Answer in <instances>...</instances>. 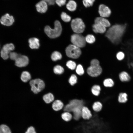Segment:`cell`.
<instances>
[{
  "label": "cell",
  "instance_id": "obj_1",
  "mask_svg": "<svg viewBox=\"0 0 133 133\" xmlns=\"http://www.w3.org/2000/svg\"><path fill=\"white\" fill-rule=\"evenodd\" d=\"M127 24H116L114 25L108 30L106 36L113 43L118 44L125 32Z\"/></svg>",
  "mask_w": 133,
  "mask_h": 133
},
{
  "label": "cell",
  "instance_id": "obj_2",
  "mask_svg": "<svg viewBox=\"0 0 133 133\" xmlns=\"http://www.w3.org/2000/svg\"><path fill=\"white\" fill-rule=\"evenodd\" d=\"M84 104L82 100L74 99L71 100L64 107V111L69 112H71L73 118L75 120H79L81 117L82 108Z\"/></svg>",
  "mask_w": 133,
  "mask_h": 133
},
{
  "label": "cell",
  "instance_id": "obj_3",
  "mask_svg": "<svg viewBox=\"0 0 133 133\" xmlns=\"http://www.w3.org/2000/svg\"><path fill=\"white\" fill-rule=\"evenodd\" d=\"M62 27L60 22L58 20H56L54 22V27L53 29L49 26H47L44 28V32L49 37L54 38L59 36L62 31Z\"/></svg>",
  "mask_w": 133,
  "mask_h": 133
},
{
  "label": "cell",
  "instance_id": "obj_4",
  "mask_svg": "<svg viewBox=\"0 0 133 133\" xmlns=\"http://www.w3.org/2000/svg\"><path fill=\"white\" fill-rule=\"evenodd\" d=\"M102 69L99 65V61L96 59L92 60L90 63V66L87 69V72L90 76L93 77L97 76L102 72Z\"/></svg>",
  "mask_w": 133,
  "mask_h": 133
},
{
  "label": "cell",
  "instance_id": "obj_5",
  "mask_svg": "<svg viewBox=\"0 0 133 133\" xmlns=\"http://www.w3.org/2000/svg\"><path fill=\"white\" fill-rule=\"evenodd\" d=\"M29 84L31 90L35 94H37L43 90L45 87V84L43 80L40 79L31 80Z\"/></svg>",
  "mask_w": 133,
  "mask_h": 133
},
{
  "label": "cell",
  "instance_id": "obj_6",
  "mask_svg": "<svg viewBox=\"0 0 133 133\" xmlns=\"http://www.w3.org/2000/svg\"><path fill=\"white\" fill-rule=\"evenodd\" d=\"M71 26L73 31L76 33L80 34L84 31L85 26L81 19L77 18L73 19L71 23Z\"/></svg>",
  "mask_w": 133,
  "mask_h": 133
},
{
  "label": "cell",
  "instance_id": "obj_7",
  "mask_svg": "<svg viewBox=\"0 0 133 133\" xmlns=\"http://www.w3.org/2000/svg\"><path fill=\"white\" fill-rule=\"evenodd\" d=\"M65 51L67 56L73 59L79 58L81 53L80 48L73 44L69 45L66 48Z\"/></svg>",
  "mask_w": 133,
  "mask_h": 133
},
{
  "label": "cell",
  "instance_id": "obj_8",
  "mask_svg": "<svg viewBox=\"0 0 133 133\" xmlns=\"http://www.w3.org/2000/svg\"><path fill=\"white\" fill-rule=\"evenodd\" d=\"M71 41L73 44L79 48L84 47L86 44L85 38L80 34H74L71 36Z\"/></svg>",
  "mask_w": 133,
  "mask_h": 133
},
{
  "label": "cell",
  "instance_id": "obj_9",
  "mask_svg": "<svg viewBox=\"0 0 133 133\" xmlns=\"http://www.w3.org/2000/svg\"><path fill=\"white\" fill-rule=\"evenodd\" d=\"M15 49L14 44L12 43L4 45L1 50V56L4 60H7L9 57V54Z\"/></svg>",
  "mask_w": 133,
  "mask_h": 133
},
{
  "label": "cell",
  "instance_id": "obj_10",
  "mask_svg": "<svg viewBox=\"0 0 133 133\" xmlns=\"http://www.w3.org/2000/svg\"><path fill=\"white\" fill-rule=\"evenodd\" d=\"M98 12L101 17L104 18L109 17L111 13L110 9L106 5L101 4H100L98 7Z\"/></svg>",
  "mask_w": 133,
  "mask_h": 133
},
{
  "label": "cell",
  "instance_id": "obj_11",
  "mask_svg": "<svg viewBox=\"0 0 133 133\" xmlns=\"http://www.w3.org/2000/svg\"><path fill=\"white\" fill-rule=\"evenodd\" d=\"M15 61V65L21 67L26 66L29 62L28 58L27 56L20 54Z\"/></svg>",
  "mask_w": 133,
  "mask_h": 133
},
{
  "label": "cell",
  "instance_id": "obj_12",
  "mask_svg": "<svg viewBox=\"0 0 133 133\" xmlns=\"http://www.w3.org/2000/svg\"><path fill=\"white\" fill-rule=\"evenodd\" d=\"M0 21L1 24L6 26H9L12 25L14 21L13 17L7 13L2 16Z\"/></svg>",
  "mask_w": 133,
  "mask_h": 133
},
{
  "label": "cell",
  "instance_id": "obj_13",
  "mask_svg": "<svg viewBox=\"0 0 133 133\" xmlns=\"http://www.w3.org/2000/svg\"><path fill=\"white\" fill-rule=\"evenodd\" d=\"M92 116V113L90 110L87 107L83 106L81 110V117L85 120H89Z\"/></svg>",
  "mask_w": 133,
  "mask_h": 133
},
{
  "label": "cell",
  "instance_id": "obj_14",
  "mask_svg": "<svg viewBox=\"0 0 133 133\" xmlns=\"http://www.w3.org/2000/svg\"><path fill=\"white\" fill-rule=\"evenodd\" d=\"M35 6L37 11L41 13H45L48 9L47 3L43 0H41L37 3Z\"/></svg>",
  "mask_w": 133,
  "mask_h": 133
},
{
  "label": "cell",
  "instance_id": "obj_15",
  "mask_svg": "<svg viewBox=\"0 0 133 133\" xmlns=\"http://www.w3.org/2000/svg\"><path fill=\"white\" fill-rule=\"evenodd\" d=\"M118 77L119 80L122 82H129L131 79L130 74L125 71H123L120 72L119 74Z\"/></svg>",
  "mask_w": 133,
  "mask_h": 133
},
{
  "label": "cell",
  "instance_id": "obj_16",
  "mask_svg": "<svg viewBox=\"0 0 133 133\" xmlns=\"http://www.w3.org/2000/svg\"><path fill=\"white\" fill-rule=\"evenodd\" d=\"M95 23L100 24L105 27H110L111 24L107 19L105 18L101 17L96 18L94 20Z\"/></svg>",
  "mask_w": 133,
  "mask_h": 133
},
{
  "label": "cell",
  "instance_id": "obj_17",
  "mask_svg": "<svg viewBox=\"0 0 133 133\" xmlns=\"http://www.w3.org/2000/svg\"><path fill=\"white\" fill-rule=\"evenodd\" d=\"M128 95L125 92H121L119 93L117 97L118 102L120 103L124 104L128 100Z\"/></svg>",
  "mask_w": 133,
  "mask_h": 133
},
{
  "label": "cell",
  "instance_id": "obj_18",
  "mask_svg": "<svg viewBox=\"0 0 133 133\" xmlns=\"http://www.w3.org/2000/svg\"><path fill=\"white\" fill-rule=\"evenodd\" d=\"M93 31L95 33H103L106 31V27L98 23H95L92 25Z\"/></svg>",
  "mask_w": 133,
  "mask_h": 133
},
{
  "label": "cell",
  "instance_id": "obj_19",
  "mask_svg": "<svg viewBox=\"0 0 133 133\" xmlns=\"http://www.w3.org/2000/svg\"><path fill=\"white\" fill-rule=\"evenodd\" d=\"M30 47L32 49H38L40 46L39 40L36 38H32L28 40Z\"/></svg>",
  "mask_w": 133,
  "mask_h": 133
},
{
  "label": "cell",
  "instance_id": "obj_20",
  "mask_svg": "<svg viewBox=\"0 0 133 133\" xmlns=\"http://www.w3.org/2000/svg\"><path fill=\"white\" fill-rule=\"evenodd\" d=\"M64 105L60 100H57L54 101L52 105V107L55 111H58L61 110L63 107Z\"/></svg>",
  "mask_w": 133,
  "mask_h": 133
},
{
  "label": "cell",
  "instance_id": "obj_21",
  "mask_svg": "<svg viewBox=\"0 0 133 133\" xmlns=\"http://www.w3.org/2000/svg\"><path fill=\"white\" fill-rule=\"evenodd\" d=\"M66 7L69 11H75L77 7L76 2L73 0H69L66 4Z\"/></svg>",
  "mask_w": 133,
  "mask_h": 133
},
{
  "label": "cell",
  "instance_id": "obj_22",
  "mask_svg": "<svg viewBox=\"0 0 133 133\" xmlns=\"http://www.w3.org/2000/svg\"><path fill=\"white\" fill-rule=\"evenodd\" d=\"M61 116L62 119L64 121L66 122H68L70 121L73 118L71 113L67 111L65 112L62 113L61 115Z\"/></svg>",
  "mask_w": 133,
  "mask_h": 133
},
{
  "label": "cell",
  "instance_id": "obj_23",
  "mask_svg": "<svg viewBox=\"0 0 133 133\" xmlns=\"http://www.w3.org/2000/svg\"><path fill=\"white\" fill-rule=\"evenodd\" d=\"M43 99L45 103H49L54 100V97L52 93H50L44 95L43 97Z\"/></svg>",
  "mask_w": 133,
  "mask_h": 133
},
{
  "label": "cell",
  "instance_id": "obj_24",
  "mask_svg": "<svg viewBox=\"0 0 133 133\" xmlns=\"http://www.w3.org/2000/svg\"><path fill=\"white\" fill-rule=\"evenodd\" d=\"M31 78L30 74L28 71L23 72L21 75V79L22 81L24 82H28L30 79Z\"/></svg>",
  "mask_w": 133,
  "mask_h": 133
},
{
  "label": "cell",
  "instance_id": "obj_25",
  "mask_svg": "<svg viewBox=\"0 0 133 133\" xmlns=\"http://www.w3.org/2000/svg\"><path fill=\"white\" fill-rule=\"evenodd\" d=\"M92 109L95 112H98L100 111L102 108V105L100 102L98 101L94 102L92 105Z\"/></svg>",
  "mask_w": 133,
  "mask_h": 133
},
{
  "label": "cell",
  "instance_id": "obj_26",
  "mask_svg": "<svg viewBox=\"0 0 133 133\" xmlns=\"http://www.w3.org/2000/svg\"><path fill=\"white\" fill-rule=\"evenodd\" d=\"M103 83L104 86L106 87H113L114 84V81L111 78H108L105 79Z\"/></svg>",
  "mask_w": 133,
  "mask_h": 133
},
{
  "label": "cell",
  "instance_id": "obj_27",
  "mask_svg": "<svg viewBox=\"0 0 133 133\" xmlns=\"http://www.w3.org/2000/svg\"><path fill=\"white\" fill-rule=\"evenodd\" d=\"M62 58V55L60 53L57 51L53 52L51 54V58L54 61H56L61 59Z\"/></svg>",
  "mask_w": 133,
  "mask_h": 133
},
{
  "label": "cell",
  "instance_id": "obj_28",
  "mask_svg": "<svg viewBox=\"0 0 133 133\" xmlns=\"http://www.w3.org/2000/svg\"><path fill=\"white\" fill-rule=\"evenodd\" d=\"M64 71L63 68L59 65L55 66L53 68L54 72L56 74H61L63 73Z\"/></svg>",
  "mask_w": 133,
  "mask_h": 133
},
{
  "label": "cell",
  "instance_id": "obj_29",
  "mask_svg": "<svg viewBox=\"0 0 133 133\" xmlns=\"http://www.w3.org/2000/svg\"><path fill=\"white\" fill-rule=\"evenodd\" d=\"M101 90V88L100 86L97 85L93 86L92 88L91 91L93 94L96 96H98Z\"/></svg>",
  "mask_w": 133,
  "mask_h": 133
},
{
  "label": "cell",
  "instance_id": "obj_30",
  "mask_svg": "<svg viewBox=\"0 0 133 133\" xmlns=\"http://www.w3.org/2000/svg\"><path fill=\"white\" fill-rule=\"evenodd\" d=\"M61 19L65 22H69L71 20L70 16L64 12L62 13L61 15Z\"/></svg>",
  "mask_w": 133,
  "mask_h": 133
},
{
  "label": "cell",
  "instance_id": "obj_31",
  "mask_svg": "<svg viewBox=\"0 0 133 133\" xmlns=\"http://www.w3.org/2000/svg\"><path fill=\"white\" fill-rule=\"evenodd\" d=\"M0 133H11L9 128L6 125L2 124L0 126Z\"/></svg>",
  "mask_w": 133,
  "mask_h": 133
},
{
  "label": "cell",
  "instance_id": "obj_32",
  "mask_svg": "<svg viewBox=\"0 0 133 133\" xmlns=\"http://www.w3.org/2000/svg\"><path fill=\"white\" fill-rule=\"evenodd\" d=\"M95 0H83L82 2L83 5L86 7L92 6Z\"/></svg>",
  "mask_w": 133,
  "mask_h": 133
},
{
  "label": "cell",
  "instance_id": "obj_33",
  "mask_svg": "<svg viewBox=\"0 0 133 133\" xmlns=\"http://www.w3.org/2000/svg\"><path fill=\"white\" fill-rule=\"evenodd\" d=\"M66 65L68 68L71 70H74L76 67L75 63L71 60L67 61L66 63Z\"/></svg>",
  "mask_w": 133,
  "mask_h": 133
},
{
  "label": "cell",
  "instance_id": "obj_34",
  "mask_svg": "<svg viewBox=\"0 0 133 133\" xmlns=\"http://www.w3.org/2000/svg\"><path fill=\"white\" fill-rule=\"evenodd\" d=\"M77 78L75 74L72 75L69 80V82L71 85L73 86L76 83Z\"/></svg>",
  "mask_w": 133,
  "mask_h": 133
},
{
  "label": "cell",
  "instance_id": "obj_35",
  "mask_svg": "<svg viewBox=\"0 0 133 133\" xmlns=\"http://www.w3.org/2000/svg\"><path fill=\"white\" fill-rule=\"evenodd\" d=\"M76 71L77 73L80 75H83L84 72V69L82 66L80 64H79L77 66Z\"/></svg>",
  "mask_w": 133,
  "mask_h": 133
},
{
  "label": "cell",
  "instance_id": "obj_36",
  "mask_svg": "<svg viewBox=\"0 0 133 133\" xmlns=\"http://www.w3.org/2000/svg\"><path fill=\"white\" fill-rule=\"evenodd\" d=\"M86 42L89 43H92L95 41V39L94 36L91 34L87 35L85 38Z\"/></svg>",
  "mask_w": 133,
  "mask_h": 133
},
{
  "label": "cell",
  "instance_id": "obj_37",
  "mask_svg": "<svg viewBox=\"0 0 133 133\" xmlns=\"http://www.w3.org/2000/svg\"><path fill=\"white\" fill-rule=\"evenodd\" d=\"M20 55L14 52H11L9 54V57L12 60L15 61Z\"/></svg>",
  "mask_w": 133,
  "mask_h": 133
},
{
  "label": "cell",
  "instance_id": "obj_38",
  "mask_svg": "<svg viewBox=\"0 0 133 133\" xmlns=\"http://www.w3.org/2000/svg\"><path fill=\"white\" fill-rule=\"evenodd\" d=\"M117 59L119 61L123 60L125 57V54L122 52L120 51L118 52L116 55Z\"/></svg>",
  "mask_w": 133,
  "mask_h": 133
},
{
  "label": "cell",
  "instance_id": "obj_39",
  "mask_svg": "<svg viewBox=\"0 0 133 133\" xmlns=\"http://www.w3.org/2000/svg\"><path fill=\"white\" fill-rule=\"evenodd\" d=\"M66 1V0H55V2L59 7H61L65 5Z\"/></svg>",
  "mask_w": 133,
  "mask_h": 133
},
{
  "label": "cell",
  "instance_id": "obj_40",
  "mask_svg": "<svg viewBox=\"0 0 133 133\" xmlns=\"http://www.w3.org/2000/svg\"><path fill=\"white\" fill-rule=\"evenodd\" d=\"M25 133H36L34 128L32 126L29 127Z\"/></svg>",
  "mask_w": 133,
  "mask_h": 133
},
{
  "label": "cell",
  "instance_id": "obj_41",
  "mask_svg": "<svg viewBox=\"0 0 133 133\" xmlns=\"http://www.w3.org/2000/svg\"><path fill=\"white\" fill-rule=\"evenodd\" d=\"M46 2L49 5H53L55 2V0H41Z\"/></svg>",
  "mask_w": 133,
  "mask_h": 133
},
{
  "label": "cell",
  "instance_id": "obj_42",
  "mask_svg": "<svg viewBox=\"0 0 133 133\" xmlns=\"http://www.w3.org/2000/svg\"><path fill=\"white\" fill-rule=\"evenodd\" d=\"M131 65L133 68V63H131Z\"/></svg>",
  "mask_w": 133,
  "mask_h": 133
}]
</instances>
